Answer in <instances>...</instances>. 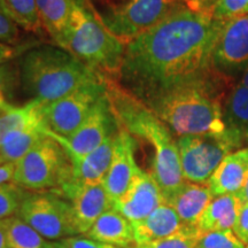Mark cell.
<instances>
[{"mask_svg":"<svg viewBox=\"0 0 248 248\" xmlns=\"http://www.w3.org/2000/svg\"><path fill=\"white\" fill-rule=\"evenodd\" d=\"M226 22L181 2L154 27L125 45L116 82L139 100L212 71Z\"/></svg>","mask_w":248,"mask_h":248,"instance_id":"1","label":"cell"},{"mask_svg":"<svg viewBox=\"0 0 248 248\" xmlns=\"http://www.w3.org/2000/svg\"><path fill=\"white\" fill-rule=\"evenodd\" d=\"M212 71L142 100L176 135H217L226 131L221 89Z\"/></svg>","mask_w":248,"mask_h":248,"instance_id":"2","label":"cell"},{"mask_svg":"<svg viewBox=\"0 0 248 248\" xmlns=\"http://www.w3.org/2000/svg\"><path fill=\"white\" fill-rule=\"evenodd\" d=\"M107 95L121 128L154 150L153 176L166 199L185 182L181 157L171 131L146 105L107 77Z\"/></svg>","mask_w":248,"mask_h":248,"instance_id":"3","label":"cell"},{"mask_svg":"<svg viewBox=\"0 0 248 248\" xmlns=\"http://www.w3.org/2000/svg\"><path fill=\"white\" fill-rule=\"evenodd\" d=\"M21 88L30 100L49 104L89 83L104 78L60 46L44 45L27 52L18 62Z\"/></svg>","mask_w":248,"mask_h":248,"instance_id":"4","label":"cell"},{"mask_svg":"<svg viewBox=\"0 0 248 248\" xmlns=\"http://www.w3.org/2000/svg\"><path fill=\"white\" fill-rule=\"evenodd\" d=\"M57 46L108 78L119 75L125 49L99 22L85 0H74L69 22Z\"/></svg>","mask_w":248,"mask_h":248,"instance_id":"5","label":"cell"},{"mask_svg":"<svg viewBox=\"0 0 248 248\" xmlns=\"http://www.w3.org/2000/svg\"><path fill=\"white\" fill-rule=\"evenodd\" d=\"M99 22L124 45L163 20L177 0H85Z\"/></svg>","mask_w":248,"mask_h":248,"instance_id":"6","label":"cell"},{"mask_svg":"<svg viewBox=\"0 0 248 248\" xmlns=\"http://www.w3.org/2000/svg\"><path fill=\"white\" fill-rule=\"evenodd\" d=\"M74 181L73 163L66 148L49 131L15 163L14 184L26 190H61Z\"/></svg>","mask_w":248,"mask_h":248,"instance_id":"7","label":"cell"},{"mask_svg":"<svg viewBox=\"0 0 248 248\" xmlns=\"http://www.w3.org/2000/svg\"><path fill=\"white\" fill-rule=\"evenodd\" d=\"M237 132L226 129L217 135L182 136L176 140L186 182L207 185L226 155L243 144Z\"/></svg>","mask_w":248,"mask_h":248,"instance_id":"8","label":"cell"},{"mask_svg":"<svg viewBox=\"0 0 248 248\" xmlns=\"http://www.w3.org/2000/svg\"><path fill=\"white\" fill-rule=\"evenodd\" d=\"M17 216L47 240L78 234L69 201L51 193H29Z\"/></svg>","mask_w":248,"mask_h":248,"instance_id":"9","label":"cell"},{"mask_svg":"<svg viewBox=\"0 0 248 248\" xmlns=\"http://www.w3.org/2000/svg\"><path fill=\"white\" fill-rule=\"evenodd\" d=\"M107 93V77L89 83L63 98L44 104L45 123L49 131L67 138L90 115L100 98Z\"/></svg>","mask_w":248,"mask_h":248,"instance_id":"10","label":"cell"},{"mask_svg":"<svg viewBox=\"0 0 248 248\" xmlns=\"http://www.w3.org/2000/svg\"><path fill=\"white\" fill-rule=\"evenodd\" d=\"M120 125L111 109L107 93L97 102L90 115L69 137H54L66 148L70 157H83L98 148L109 136L119 131Z\"/></svg>","mask_w":248,"mask_h":248,"instance_id":"11","label":"cell"},{"mask_svg":"<svg viewBox=\"0 0 248 248\" xmlns=\"http://www.w3.org/2000/svg\"><path fill=\"white\" fill-rule=\"evenodd\" d=\"M61 193L71 201L77 232L86 234L102 214L114 208V202L100 184H80L71 182Z\"/></svg>","mask_w":248,"mask_h":248,"instance_id":"12","label":"cell"},{"mask_svg":"<svg viewBox=\"0 0 248 248\" xmlns=\"http://www.w3.org/2000/svg\"><path fill=\"white\" fill-rule=\"evenodd\" d=\"M135 148L136 139L120 126L109 169L102 181V185L114 202V206L125 193L140 169L136 163Z\"/></svg>","mask_w":248,"mask_h":248,"instance_id":"13","label":"cell"},{"mask_svg":"<svg viewBox=\"0 0 248 248\" xmlns=\"http://www.w3.org/2000/svg\"><path fill=\"white\" fill-rule=\"evenodd\" d=\"M164 203V198L151 172L139 169L129 188L114 206L131 223L140 222Z\"/></svg>","mask_w":248,"mask_h":248,"instance_id":"14","label":"cell"},{"mask_svg":"<svg viewBox=\"0 0 248 248\" xmlns=\"http://www.w3.org/2000/svg\"><path fill=\"white\" fill-rule=\"evenodd\" d=\"M213 66L218 69L248 66V14L226 21L214 49Z\"/></svg>","mask_w":248,"mask_h":248,"instance_id":"15","label":"cell"},{"mask_svg":"<svg viewBox=\"0 0 248 248\" xmlns=\"http://www.w3.org/2000/svg\"><path fill=\"white\" fill-rule=\"evenodd\" d=\"M213 199L208 186L185 181L164 202L175 210L186 228L197 230L201 216Z\"/></svg>","mask_w":248,"mask_h":248,"instance_id":"16","label":"cell"},{"mask_svg":"<svg viewBox=\"0 0 248 248\" xmlns=\"http://www.w3.org/2000/svg\"><path fill=\"white\" fill-rule=\"evenodd\" d=\"M248 176V147L226 155L207 183L213 197L237 194Z\"/></svg>","mask_w":248,"mask_h":248,"instance_id":"17","label":"cell"},{"mask_svg":"<svg viewBox=\"0 0 248 248\" xmlns=\"http://www.w3.org/2000/svg\"><path fill=\"white\" fill-rule=\"evenodd\" d=\"M132 224L137 244H147L163 239L188 229L183 224L175 210L166 202L157 207L145 219Z\"/></svg>","mask_w":248,"mask_h":248,"instance_id":"18","label":"cell"},{"mask_svg":"<svg viewBox=\"0 0 248 248\" xmlns=\"http://www.w3.org/2000/svg\"><path fill=\"white\" fill-rule=\"evenodd\" d=\"M117 132L109 136L100 146L85 156L70 157L73 163L74 182L80 184L102 183L109 169Z\"/></svg>","mask_w":248,"mask_h":248,"instance_id":"19","label":"cell"},{"mask_svg":"<svg viewBox=\"0 0 248 248\" xmlns=\"http://www.w3.org/2000/svg\"><path fill=\"white\" fill-rule=\"evenodd\" d=\"M85 235L122 248H132L137 245L133 224L116 209L102 214Z\"/></svg>","mask_w":248,"mask_h":248,"instance_id":"20","label":"cell"},{"mask_svg":"<svg viewBox=\"0 0 248 248\" xmlns=\"http://www.w3.org/2000/svg\"><path fill=\"white\" fill-rule=\"evenodd\" d=\"M240 206L241 201L237 194L214 198L198 223L199 234L214 231H233Z\"/></svg>","mask_w":248,"mask_h":248,"instance_id":"21","label":"cell"},{"mask_svg":"<svg viewBox=\"0 0 248 248\" xmlns=\"http://www.w3.org/2000/svg\"><path fill=\"white\" fill-rule=\"evenodd\" d=\"M48 133L49 130L45 122L29 124L11 132L0 144V164L16 163Z\"/></svg>","mask_w":248,"mask_h":248,"instance_id":"22","label":"cell"},{"mask_svg":"<svg viewBox=\"0 0 248 248\" xmlns=\"http://www.w3.org/2000/svg\"><path fill=\"white\" fill-rule=\"evenodd\" d=\"M43 28L55 42L60 44L69 22L74 0H36Z\"/></svg>","mask_w":248,"mask_h":248,"instance_id":"23","label":"cell"},{"mask_svg":"<svg viewBox=\"0 0 248 248\" xmlns=\"http://www.w3.org/2000/svg\"><path fill=\"white\" fill-rule=\"evenodd\" d=\"M43 107V102L29 100L21 107L15 106L0 111V144L11 132L22 129L29 124L45 122Z\"/></svg>","mask_w":248,"mask_h":248,"instance_id":"24","label":"cell"},{"mask_svg":"<svg viewBox=\"0 0 248 248\" xmlns=\"http://www.w3.org/2000/svg\"><path fill=\"white\" fill-rule=\"evenodd\" d=\"M226 129L233 130L248 141V89L241 83L231 90L224 108Z\"/></svg>","mask_w":248,"mask_h":248,"instance_id":"25","label":"cell"},{"mask_svg":"<svg viewBox=\"0 0 248 248\" xmlns=\"http://www.w3.org/2000/svg\"><path fill=\"white\" fill-rule=\"evenodd\" d=\"M0 8L17 28L33 33L44 30L36 0H0Z\"/></svg>","mask_w":248,"mask_h":248,"instance_id":"26","label":"cell"},{"mask_svg":"<svg viewBox=\"0 0 248 248\" xmlns=\"http://www.w3.org/2000/svg\"><path fill=\"white\" fill-rule=\"evenodd\" d=\"M11 248H55L59 243H51L18 216L2 219Z\"/></svg>","mask_w":248,"mask_h":248,"instance_id":"27","label":"cell"},{"mask_svg":"<svg viewBox=\"0 0 248 248\" xmlns=\"http://www.w3.org/2000/svg\"><path fill=\"white\" fill-rule=\"evenodd\" d=\"M18 85H21L18 64H14L13 62L0 64V111L15 107L12 101Z\"/></svg>","mask_w":248,"mask_h":248,"instance_id":"28","label":"cell"},{"mask_svg":"<svg viewBox=\"0 0 248 248\" xmlns=\"http://www.w3.org/2000/svg\"><path fill=\"white\" fill-rule=\"evenodd\" d=\"M28 194L26 188L13 182L0 185V221L17 214Z\"/></svg>","mask_w":248,"mask_h":248,"instance_id":"29","label":"cell"},{"mask_svg":"<svg viewBox=\"0 0 248 248\" xmlns=\"http://www.w3.org/2000/svg\"><path fill=\"white\" fill-rule=\"evenodd\" d=\"M199 232L195 229H186L169 237L147 244H137L132 248H197Z\"/></svg>","mask_w":248,"mask_h":248,"instance_id":"30","label":"cell"},{"mask_svg":"<svg viewBox=\"0 0 248 248\" xmlns=\"http://www.w3.org/2000/svg\"><path fill=\"white\" fill-rule=\"evenodd\" d=\"M197 248H247L233 231H214L200 234Z\"/></svg>","mask_w":248,"mask_h":248,"instance_id":"31","label":"cell"},{"mask_svg":"<svg viewBox=\"0 0 248 248\" xmlns=\"http://www.w3.org/2000/svg\"><path fill=\"white\" fill-rule=\"evenodd\" d=\"M215 20L226 21L248 14V0H217L210 11Z\"/></svg>","mask_w":248,"mask_h":248,"instance_id":"32","label":"cell"},{"mask_svg":"<svg viewBox=\"0 0 248 248\" xmlns=\"http://www.w3.org/2000/svg\"><path fill=\"white\" fill-rule=\"evenodd\" d=\"M18 39V28L6 17L0 8V42L5 44H15Z\"/></svg>","mask_w":248,"mask_h":248,"instance_id":"33","label":"cell"},{"mask_svg":"<svg viewBox=\"0 0 248 248\" xmlns=\"http://www.w3.org/2000/svg\"><path fill=\"white\" fill-rule=\"evenodd\" d=\"M233 233L241 243L248 246V203H241L233 228Z\"/></svg>","mask_w":248,"mask_h":248,"instance_id":"34","label":"cell"},{"mask_svg":"<svg viewBox=\"0 0 248 248\" xmlns=\"http://www.w3.org/2000/svg\"><path fill=\"white\" fill-rule=\"evenodd\" d=\"M62 244L64 245L66 248H122L106 243H101V241L91 239V238L75 237V235L63 239Z\"/></svg>","mask_w":248,"mask_h":248,"instance_id":"35","label":"cell"},{"mask_svg":"<svg viewBox=\"0 0 248 248\" xmlns=\"http://www.w3.org/2000/svg\"><path fill=\"white\" fill-rule=\"evenodd\" d=\"M217 0H186L185 4L188 7L194 9V11L206 12V13L210 14L213 5L215 4Z\"/></svg>","mask_w":248,"mask_h":248,"instance_id":"36","label":"cell"},{"mask_svg":"<svg viewBox=\"0 0 248 248\" xmlns=\"http://www.w3.org/2000/svg\"><path fill=\"white\" fill-rule=\"evenodd\" d=\"M15 172V163L0 164V185L13 181Z\"/></svg>","mask_w":248,"mask_h":248,"instance_id":"37","label":"cell"},{"mask_svg":"<svg viewBox=\"0 0 248 248\" xmlns=\"http://www.w3.org/2000/svg\"><path fill=\"white\" fill-rule=\"evenodd\" d=\"M14 48H12L8 44L0 42V64L7 62L9 59L13 58Z\"/></svg>","mask_w":248,"mask_h":248,"instance_id":"38","label":"cell"},{"mask_svg":"<svg viewBox=\"0 0 248 248\" xmlns=\"http://www.w3.org/2000/svg\"><path fill=\"white\" fill-rule=\"evenodd\" d=\"M0 248H11L9 247L7 234H6L5 225H4V222H2V219L0 221Z\"/></svg>","mask_w":248,"mask_h":248,"instance_id":"39","label":"cell"},{"mask_svg":"<svg viewBox=\"0 0 248 248\" xmlns=\"http://www.w3.org/2000/svg\"><path fill=\"white\" fill-rule=\"evenodd\" d=\"M237 197L239 198L241 203H248V176L244 183L243 187H241V190L237 193Z\"/></svg>","mask_w":248,"mask_h":248,"instance_id":"40","label":"cell"},{"mask_svg":"<svg viewBox=\"0 0 248 248\" xmlns=\"http://www.w3.org/2000/svg\"><path fill=\"white\" fill-rule=\"evenodd\" d=\"M240 83L244 86H246V88L248 89V66L246 67V69H245L244 76H243V78H241V82Z\"/></svg>","mask_w":248,"mask_h":248,"instance_id":"41","label":"cell"},{"mask_svg":"<svg viewBox=\"0 0 248 248\" xmlns=\"http://www.w3.org/2000/svg\"><path fill=\"white\" fill-rule=\"evenodd\" d=\"M55 248H66V247H64V245L61 243V244H58V246L55 247Z\"/></svg>","mask_w":248,"mask_h":248,"instance_id":"42","label":"cell"},{"mask_svg":"<svg viewBox=\"0 0 248 248\" xmlns=\"http://www.w3.org/2000/svg\"><path fill=\"white\" fill-rule=\"evenodd\" d=\"M177 1H182V2H185L186 0H177Z\"/></svg>","mask_w":248,"mask_h":248,"instance_id":"43","label":"cell"},{"mask_svg":"<svg viewBox=\"0 0 248 248\" xmlns=\"http://www.w3.org/2000/svg\"><path fill=\"white\" fill-rule=\"evenodd\" d=\"M246 247H247V248H248V246H246Z\"/></svg>","mask_w":248,"mask_h":248,"instance_id":"44","label":"cell"}]
</instances>
